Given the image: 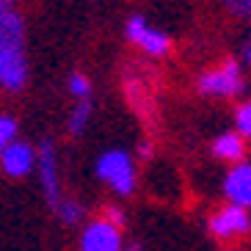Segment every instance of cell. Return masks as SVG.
Masks as SVG:
<instances>
[{"label": "cell", "instance_id": "cell-12", "mask_svg": "<svg viewBox=\"0 0 251 251\" xmlns=\"http://www.w3.org/2000/svg\"><path fill=\"white\" fill-rule=\"evenodd\" d=\"M91 111H94V105H91V100H77L72 108V113H69V122H67V130L69 135H83L86 133V127H89L91 122Z\"/></svg>", "mask_w": 251, "mask_h": 251}, {"label": "cell", "instance_id": "cell-4", "mask_svg": "<svg viewBox=\"0 0 251 251\" xmlns=\"http://www.w3.org/2000/svg\"><path fill=\"white\" fill-rule=\"evenodd\" d=\"M36 171H39V188L42 196L50 204V210L61 204V199L67 196L64 185H61V171H58V152L52 141H42L36 149Z\"/></svg>", "mask_w": 251, "mask_h": 251}, {"label": "cell", "instance_id": "cell-14", "mask_svg": "<svg viewBox=\"0 0 251 251\" xmlns=\"http://www.w3.org/2000/svg\"><path fill=\"white\" fill-rule=\"evenodd\" d=\"M67 89H69V94H72L75 100H91V80H89V75L72 72V75H69V80H67Z\"/></svg>", "mask_w": 251, "mask_h": 251}, {"label": "cell", "instance_id": "cell-8", "mask_svg": "<svg viewBox=\"0 0 251 251\" xmlns=\"http://www.w3.org/2000/svg\"><path fill=\"white\" fill-rule=\"evenodd\" d=\"M36 169V149L28 141L14 138L0 155V171L11 179H23Z\"/></svg>", "mask_w": 251, "mask_h": 251}, {"label": "cell", "instance_id": "cell-21", "mask_svg": "<svg viewBox=\"0 0 251 251\" xmlns=\"http://www.w3.org/2000/svg\"><path fill=\"white\" fill-rule=\"evenodd\" d=\"M122 251H144V246L141 243H125V249Z\"/></svg>", "mask_w": 251, "mask_h": 251}, {"label": "cell", "instance_id": "cell-1", "mask_svg": "<svg viewBox=\"0 0 251 251\" xmlns=\"http://www.w3.org/2000/svg\"><path fill=\"white\" fill-rule=\"evenodd\" d=\"M97 179L111 188L116 196H133L138 188V169H135V157L125 149H105L102 155L97 157Z\"/></svg>", "mask_w": 251, "mask_h": 251}, {"label": "cell", "instance_id": "cell-7", "mask_svg": "<svg viewBox=\"0 0 251 251\" xmlns=\"http://www.w3.org/2000/svg\"><path fill=\"white\" fill-rule=\"evenodd\" d=\"M28 86V55L25 47H3L0 50V89L23 91Z\"/></svg>", "mask_w": 251, "mask_h": 251}, {"label": "cell", "instance_id": "cell-5", "mask_svg": "<svg viewBox=\"0 0 251 251\" xmlns=\"http://www.w3.org/2000/svg\"><path fill=\"white\" fill-rule=\"evenodd\" d=\"M125 229L97 215L89 218L80 229V251H122L125 249Z\"/></svg>", "mask_w": 251, "mask_h": 251}, {"label": "cell", "instance_id": "cell-2", "mask_svg": "<svg viewBox=\"0 0 251 251\" xmlns=\"http://www.w3.org/2000/svg\"><path fill=\"white\" fill-rule=\"evenodd\" d=\"M243 89H246L243 69L235 58H226L224 64L201 72L199 80H196V91L201 97H210V100H229V97L243 94Z\"/></svg>", "mask_w": 251, "mask_h": 251}, {"label": "cell", "instance_id": "cell-11", "mask_svg": "<svg viewBox=\"0 0 251 251\" xmlns=\"http://www.w3.org/2000/svg\"><path fill=\"white\" fill-rule=\"evenodd\" d=\"M3 47H25V20L17 11L0 17V50Z\"/></svg>", "mask_w": 251, "mask_h": 251}, {"label": "cell", "instance_id": "cell-19", "mask_svg": "<svg viewBox=\"0 0 251 251\" xmlns=\"http://www.w3.org/2000/svg\"><path fill=\"white\" fill-rule=\"evenodd\" d=\"M152 152H155V147H152L149 141H141V144H138V157H141V160H149Z\"/></svg>", "mask_w": 251, "mask_h": 251}, {"label": "cell", "instance_id": "cell-9", "mask_svg": "<svg viewBox=\"0 0 251 251\" xmlns=\"http://www.w3.org/2000/svg\"><path fill=\"white\" fill-rule=\"evenodd\" d=\"M224 196H226L229 204L251 210V163L249 160L229 166V171L224 174Z\"/></svg>", "mask_w": 251, "mask_h": 251}, {"label": "cell", "instance_id": "cell-22", "mask_svg": "<svg viewBox=\"0 0 251 251\" xmlns=\"http://www.w3.org/2000/svg\"><path fill=\"white\" fill-rule=\"evenodd\" d=\"M246 64H249V67H251V45L246 47Z\"/></svg>", "mask_w": 251, "mask_h": 251}, {"label": "cell", "instance_id": "cell-18", "mask_svg": "<svg viewBox=\"0 0 251 251\" xmlns=\"http://www.w3.org/2000/svg\"><path fill=\"white\" fill-rule=\"evenodd\" d=\"M102 218H108L111 224H116V226H122V229H125V224H127V213H125L119 204L102 207Z\"/></svg>", "mask_w": 251, "mask_h": 251}, {"label": "cell", "instance_id": "cell-20", "mask_svg": "<svg viewBox=\"0 0 251 251\" xmlns=\"http://www.w3.org/2000/svg\"><path fill=\"white\" fill-rule=\"evenodd\" d=\"M8 11H14V0H0V17L8 14Z\"/></svg>", "mask_w": 251, "mask_h": 251}, {"label": "cell", "instance_id": "cell-6", "mask_svg": "<svg viewBox=\"0 0 251 251\" xmlns=\"http://www.w3.org/2000/svg\"><path fill=\"white\" fill-rule=\"evenodd\" d=\"M125 33H127V39H130V42H133L141 52H147L149 58H163V55H169V52H171L169 33H163L160 28L149 25L147 20H144V17H138V14L127 20Z\"/></svg>", "mask_w": 251, "mask_h": 251}, {"label": "cell", "instance_id": "cell-3", "mask_svg": "<svg viewBox=\"0 0 251 251\" xmlns=\"http://www.w3.org/2000/svg\"><path fill=\"white\" fill-rule=\"evenodd\" d=\"M207 232L221 243L243 240L246 235H251V210L226 201L224 207H218L207 215Z\"/></svg>", "mask_w": 251, "mask_h": 251}, {"label": "cell", "instance_id": "cell-13", "mask_svg": "<svg viewBox=\"0 0 251 251\" xmlns=\"http://www.w3.org/2000/svg\"><path fill=\"white\" fill-rule=\"evenodd\" d=\"M52 213L58 215V221L64 224V226H75V224L86 221V207H83L77 199H72V196H64V199H61V204L55 207Z\"/></svg>", "mask_w": 251, "mask_h": 251}, {"label": "cell", "instance_id": "cell-16", "mask_svg": "<svg viewBox=\"0 0 251 251\" xmlns=\"http://www.w3.org/2000/svg\"><path fill=\"white\" fill-rule=\"evenodd\" d=\"M14 138H17V119L8 116V113H0V155Z\"/></svg>", "mask_w": 251, "mask_h": 251}, {"label": "cell", "instance_id": "cell-10", "mask_svg": "<svg viewBox=\"0 0 251 251\" xmlns=\"http://www.w3.org/2000/svg\"><path fill=\"white\" fill-rule=\"evenodd\" d=\"M213 157H218V160H224V163H232V166L246 160V138L237 133V130L221 133L213 141Z\"/></svg>", "mask_w": 251, "mask_h": 251}, {"label": "cell", "instance_id": "cell-17", "mask_svg": "<svg viewBox=\"0 0 251 251\" xmlns=\"http://www.w3.org/2000/svg\"><path fill=\"white\" fill-rule=\"evenodd\" d=\"M224 8H226L232 17L237 20H249L251 23V0H221Z\"/></svg>", "mask_w": 251, "mask_h": 251}, {"label": "cell", "instance_id": "cell-15", "mask_svg": "<svg viewBox=\"0 0 251 251\" xmlns=\"http://www.w3.org/2000/svg\"><path fill=\"white\" fill-rule=\"evenodd\" d=\"M235 127H237V133L243 135L246 141L251 138V97L243 100V102L235 108Z\"/></svg>", "mask_w": 251, "mask_h": 251}]
</instances>
